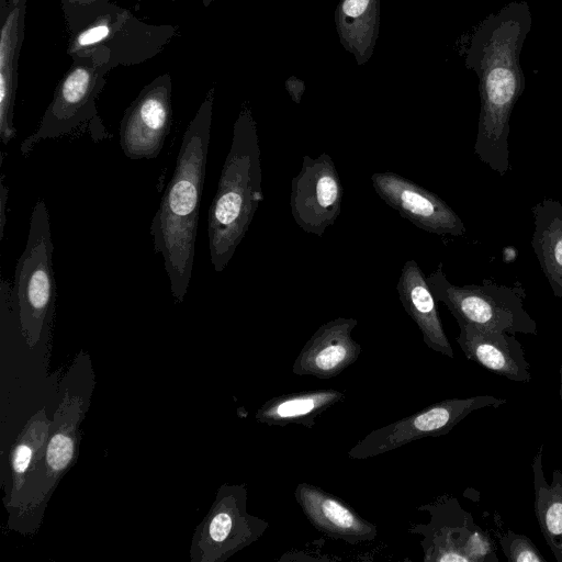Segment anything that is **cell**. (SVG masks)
Here are the masks:
<instances>
[{"instance_id": "cell-1", "label": "cell", "mask_w": 562, "mask_h": 562, "mask_svg": "<svg viewBox=\"0 0 562 562\" xmlns=\"http://www.w3.org/2000/svg\"><path fill=\"white\" fill-rule=\"evenodd\" d=\"M531 27L526 1L490 14L473 36L468 61L480 79L481 111L474 153L501 176L512 170L509 119L525 89L519 56Z\"/></svg>"}, {"instance_id": "cell-2", "label": "cell", "mask_w": 562, "mask_h": 562, "mask_svg": "<svg viewBox=\"0 0 562 562\" xmlns=\"http://www.w3.org/2000/svg\"><path fill=\"white\" fill-rule=\"evenodd\" d=\"M212 88L183 134L176 168L149 227L171 294L182 303L192 277L196 227L211 138Z\"/></svg>"}, {"instance_id": "cell-3", "label": "cell", "mask_w": 562, "mask_h": 562, "mask_svg": "<svg viewBox=\"0 0 562 562\" xmlns=\"http://www.w3.org/2000/svg\"><path fill=\"white\" fill-rule=\"evenodd\" d=\"M262 199L257 126L251 112L244 109L235 121L231 148L209 210V248L216 272L228 265Z\"/></svg>"}, {"instance_id": "cell-4", "label": "cell", "mask_w": 562, "mask_h": 562, "mask_svg": "<svg viewBox=\"0 0 562 562\" xmlns=\"http://www.w3.org/2000/svg\"><path fill=\"white\" fill-rule=\"evenodd\" d=\"M54 245L46 203L38 199L33 206L26 246L20 256L13 282L1 278V305L13 314L21 336L35 347L47 329L56 303L53 266Z\"/></svg>"}, {"instance_id": "cell-5", "label": "cell", "mask_w": 562, "mask_h": 562, "mask_svg": "<svg viewBox=\"0 0 562 562\" xmlns=\"http://www.w3.org/2000/svg\"><path fill=\"white\" fill-rule=\"evenodd\" d=\"M83 404L81 396L65 391L54 413L49 436L36 453L21 492L7 507L11 528L25 533L40 526L47 502L77 458Z\"/></svg>"}, {"instance_id": "cell-6", "label": "cell", "mask_w": 562, "mask_h": 562, "mask_svg": "<svg viewBox=\"0 0 562 562\" xmlns=\"http://www.w3.org/2000/svg\"><path fill=\"white\" fill-rule=\"evenodd\" d=\"M110 70L108 59L98 53L72 58L36 131L21 143V154L27 156L42 140L63 137L82 126H88L93 142L109 138L110 134L98 114L97 99Z\"/></svg>"}, {"instance_id": "cell-7", "label": "cell", "mask_w": 562, "mask_h": 562, "mask_svg": "<svg viewBox=\"0 0 562 562\" xmlns=\"http://www.w3.org/2000/svg\"><path fill=\"white\" fill-rule=\"evenodd\" d=\"M178 35V26L148 24L115 3L94 21L70 34L67 54L71 58L98 53L111 69L147 61L161 53Z\"/></svg>"}, {"instance_id": "cell-8", "label": "cell", "mask_w": 562, "mask_h": 562, "mask_svg": "<svg viewBox=\"0 0 562 562\" xmlns=\"http://www.w3.org/2000/svg\"><path fill=\"white\" fill-rule=\"evenodd\" d=\"M438 302H442L457 319L480 328L512 335H537L536 321L524 308L525 290L484 280L483 284L454 285L446 277L442 263L426 277Z\"/></svg>"}, {"instance_id": "cell-9", "label": "cell", "mask_w": 562, "mask_h": 562, "mask_svg": "<svg viewBox=\"0 0 562 562\" xmlns=\"http://www.w3.org/2000/svg\"><path fill=\"white\" fill-rule=\"evenodd\" d=\"M269 528L267 520L247 512L244 484H223L192 537V562H224L256 542Z\"/></svg>"}, {"instance_id": "cell-10", "label": "cell", "mask_w": 562, "mask_h": 562, "mask_svg": "<svg viewBox=\"0 0 562 562\" xmlns=\"http://www.w3.org/2000/svg\"><path fill=\"white\" fill-rule=\"evenodd\" d=\"M507 401L494 395L454 397L435 403L411 416L369 432L348 452L350 459L363 460L400 448L412 441L448 434L472 412L499 407Z\"/></svg>"}, {"instance_id": "cell-11", "label": "cell", "mask_w": 562, "mask_h": 562, "mask_svg": "<svg viewBox=\"0 0 562 562\" xmlns=\"http://www.w3.org/2000/svg\"><path fill=\"white\" fill-rule=\"evenodd\" d=\"M171 77L164 74L146 85L120 123V146L133 160L156 158L172 122Z\"/></svg>"}, {"instance_id": "cell-12", "label": "cell", "mask_w": 562, "mask_h": 562, "mask_svg": "<svg viewBox=\"0 0 562 562\" xmlns=\"http://www.w3.org/2000/svg\"><path fill=\"white\" fill-rule=\"evenodd\" d=\"M341 201L342 186L331 157L325 153L315 159L304 156L291 182V214L299 227L323 236L339 216Z\"/></svg>"}, {"instance_id": "cell-13", "label": "cell", "mask_w": 562, "mask_h": 562, "mask_svg": "<svg viewBox=\"0 0 562 562\" xmlns=\"http://www.w3.org/2000/svg\"><path fill=\"white\" fill-rule=\"evenodd\" d=\"M378 195L415 226L437 235L462 236L467 229L457 213L437 194L392 171L371 176Z\"/></svg>"}, {"instance_id": "cell-14", "label": "cell", "mask_w": 562, "mask_h": 562, "mask_svg": "<svg viewBox=\"0 0 562 562\" xmlns=\"http://www.w3.org/2000/svg\"><path fill=\"white\" fill-rule=\"evenodd\" d=\"M358 321L338 317L321 325L297 355L292 372L317 379H333L353 364L361 352V345L351 333Z\"/></svg>"}, {"instance_id": "cell-15", "label": "cell", "mask_w": 562, "mask_h": 562, "mask_svg": "<svg viewBox=\"0 0 562 562\" xmlns=\"http://www.w3.org/2000/svg\"><path fill=\"white\" fill-rule=\"evenodd\" d=\"M431 519L428 524L414 525L411 533L424 537L420 542L425 562H469L465 546L477 527L470 513L456 498L420 506Z\"/></svg>"}, {"instance_id": "cell-16", "label": "cell", "mask_w": 562, "mask_h": 562, "mask_svg": "<svg viewBox=\"0 0 562 562\" xmlns=\"http://www.w3.org/2000/svg\"><path fill=\"white\" fill-rule=\"evenodd\" d=\"M294 497L311 525L327 537L341 539L351 546L376 537L374 524L361 517L340 497L316 485L299 483Z\"/></svg>"}, {"instance_id": "cell-17", "label": "cell", "mask_w": 562, "mask_h": 562, "mask_svg": "<svg viewBox=\"0 0 562 562\" xmlns=\"http://www.w3.org/2000/svg\"><path fill=\"white\" fill-rule=\"evenodd\" d=\"M26 3L27 0L0 2V138L3 145H8L16 133L13 114Z\"/></svg>"}, {"instance_id": "cell-18", "label": "cell", "mask_w": 562, "mask_h": 562, "mask_svg": "<svg viewBox=\"0 0 562 562\" xmlns=\"http://www.w3.org/2000/svg\"><path fill=\"white\" fill-rule=\"evenodd\" d=\"M456 338L465 357L488 371L515 382H529L530 366L514 335L458 323Z\"/></svg>"}, {"instance_id": "cell-19", "label": "cell", "mask_w": 562, "mask_h": 562, "mask_svg": "<svg viewBox=\"0 0 562 562\" xmlns=\"http://www.w3.org/2000/svg\"><path fill=\"white\" fill-rule=\"evenodd\" d=\"M396 289L406 313L420 329L424 342L431 350L453 358L452 347L437 311L436 299L415 260H407L403 266Z\"/></svg>"}, {"instance_id": "cell-20", "label": "cell", "mask_w": 562, "mask_h": 562, "mask_svg": "<svg viewBox=\"0 0 562 562\" xmlns=\"http://www.w3.org/2000/svg\"><path fill=\"white\" fill-rule=\"evenodd\" d=\"M345 398L346 394L335 389L281 394L265 402L255 417L258 423L269 426L296 424L312 428L322 413Z\"/></svg>"}, {"instance_id": "cell-21", "label": "cell", "mask_w": 562, "mask_h": 562, "mask_svg": "<svg viewBox=\"0 0 562 562\" xmlns=\"http://www.w3.org/2000/svg\"><path fill=\"white\" fill-rule=\"evenodd\" d=\"M531 245L553 294L562 299V204L544 198L532 207Z\"/></svg>"}, {"instance_id": "cell-22", "label": "cell", "mask_w": 562, "mask_h": 562, "mask_svg": "<svg viewBox=\"0 0 562 562\" xmlns=\"http://www.w3.org/2000/svg\"><path fill=\"white\" fill-rule=\"evenodd\" d=\"M543 445L538 449L532 462L535 514L539 528L558 562H562V471L552 473L548 483L542 467Z\"/></svg>"}, {"instance_id": "cell-23", "label": "cell", "mask_w": 562, "mask_h": 562, "mask_svg": "<svg viewBox=\"0 0 562 562\" xmlns=\"http://www.w3.org/2000/svg\"><path fill=\"white\" fill-rule=\"evenodd\" d=\"M50 425L52 420L45 408H42L32 415L19 434L11 451L12 484L5 507L10 506L21 492L36 453L49 436Z\"/></svg>"}, {"instance_id": "cell-24", "label": "cell", "mask_w": 562, "mask_h": 562, "mask_svg": "<svg viewBox=\"0 0 562 562\" xmlns=\"http://www.w3.org/2000/svg\"><path fill=\"white\" fill-rule=\"evenodd\" d=\"M110 3V0H61V10L70 34L94 21Z\"/></svg>"}, {"instance_id": "cell-25", "label": "cell", "mask_w": 562, "mask_h": 562, "mask_svg": "<svg viewBox=\"0 0 562 562\" xmlns=\"http://www.w3.org/2000/svg\"><path fill=\"white\" fill-rule=\"evenodd\" d=\"M499 544L508 562H546L547 560L525 535L507 530L499 537Z\"/></svg>"}, {"instance_id": "cell-26", "label": "cell", "mask_w": 562, "mask_h": 562, "mask_svg": "<svg viewBox=\"0 0 562 562\" xmlns=\"http://www.w3.org/2000/svg\"><path fill=\"white\" fill-rule=\"evenodd\" d=\"M370 0H345L342 11L348 16H358L364 12Z\"/></svg>"}, {"instance_id": "cell-27", "label": "cell", "mask_w": 562, "mask_h": 562, "mask_svg": "<svg viewBox=\"0 0 562 562\" xmlns=\"http://www.w3.org/2000/svg\"><path fill=\"white\" fill-rule=\"evenodd\" d=\"M1 189H0V239L3 238V234H4V225H5V222H7V217H5V207H7V203H8V200H9V189L5 187L4 182H3V176H2V179H1Z\"/></svg>"}, {"instance_id": "cell-28", "label": "cell", "mask_w": 562, "mask_h": 562, "mask_svg": "<svg viewBox=\"0 0 562 562\" xmlns=\"http://www.w3.org/2000/svg\"><path fill=\"white\" fill-rule=\"evenodd\" d=\"M559 373H560V398L562 402V366L559 369Z\"/></svg>"}, {"instance_id": "cell-29", "label": "cell", "mask_w": 562, "mask_h": 562, "mask_svg": "<svg viewBox=\"0 0 562 562\" xmlns=\"http://www.w3.org/2000/svg\"><path fill=\"white\" fill-rule=\"evenodd\" d=\"M171 1H177V0H171ZM215 0H202V3L205 8H207L212 2H214Z\"/></svg>"}, {"instance_id": "cell-30", "label": "cell", "mask_w": 562, "mask_h": 562, "mask_svg": "<svg viewBox=\"0 0 562 562\" xmlns=\"http://www.w3.org/2000/svg\"><path fill=\"white\" fill-rule=\"evenodd\" d=\"M135 2V10H139L142 0H134Z\"/></svg>"}, {"instance_id": "cell-31", "label": "cell", "mask_w": 562, "mask_h": 562, "mask_svg": "<svg viewBox=\"0 0 562 562\" xmlns=\"http://www.w3.org/2000/svg\"><path fill=\"white\" fill-rule=\"evenodd\" d=\"M3 1V0H0V2Z\"/></svg>"}]
</instances>
